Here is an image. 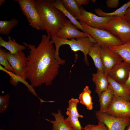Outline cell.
Returning a JSON list of instances; mask_svg holds the SVG:
<instances>
[{
    "label": "cell",
    "mask_w": 130,
    "mask_h": 130,
    "mask_svg": "<svg viewBox=\"0 0 130 130\" xmlns=\"http://www.w3.org/2000/svg\"><path fill=\"white\" fill-rule=\"evenodd\" d=\"M51 38L49 35H42L37 47L23 43L30 49L27 57L26 75L33 88L43 84L51 85L58 74L60 65L55 58V48Z\"/></svg>",
    "instance_id": "1"
},
{
    "label": "cell",
    "mask_w": 130,
    "mask_h": 130,
    "mask_svg": "<svg viewBox=\"0 0 130 130\" xmlns=\"http://www.w3.org/2000/svg\"><path fill=\"white\" fill-rule=\"evenodd\" d=\"M34 5L41 18L43 30L52 39L65 24L66 17L52 4V0H35Z\"/></svg>",
    "instance_id": "2"
},
{
    "label": "cell",
    "mask_w": 130,
    "mask_h": 130,
    "mask_svg": "<svg viewBox=\"0 0 130 130\" xmlns=\"http://www.w3.org/2000/svg\"><path fill=\"white\" fill-rule=\"evenodd\" d=\"M55 46V56L56 58L60 65H63L65 61L61 59L59 55L60 47L63 45H67L70 46L71 50L75 52L78 51L82 52L84 55V60L87 66L89 65L87 58L90 48L94 43H96L92 38L82 37L71 40L62 39L57 36L51 39Z\"/></svg>",
    "instance_id": "3"
},
{
    "label": "cell",
    "mask_w": 130,
    "mask_h": 130,
    "mask_svg": "<svg viewBox=\"0 0 130 130\" xmlns=\"http://www.w3.org/2000/svg\"><path fill=\"white\" fill-rule=\"evenodd\" d=\"M79 22L82 26L83 32L93 38L101 47H109L123 44L119 38L108 31L91 27L81 21Z\"/></svg>",
    "instance_id": "4"
},
{
    "label": "cell",
    "mask_w": 130,
    "mask_h": 130,
    "mask_svg": "<svg viewBox=\"0 0 130 130\" xmlns=\"http://www.w3.org/2000/svg\"><path fill=\"white\" fill-rule=\"evenodd\" d=\"M104 29L117 37L123 44L130 40V23L123 17H113Z\"/></svg>",
    "instance_id": "5"
},
{
    "label": "cell",
    "mask_w": 130,
    "mask_h": 130,
    "mask_svg": "<svg viewBox=\"0 0 130 130\" xmlns=\"http://www.w3.org/2000/svg\"><path fill=\"white\" fill-rule=\"evenodd\" d=\"M105 113L117 117H130V102L124 98L114 95Z\"/></svg>",
    "instance_id": "6"
},
{
    "label": "cell",
    "mask_w": 130,
    "mask_h": 130,
    "mask_svg": "<svg viewBox=\"0 0 130 130\" xmlns=\"http://www.w3.org/2000/svg\"><path fill=\"white\" fill-rule=\"evenodd\" d=\"M95 114L98 121L104 124L110 130H125L130 124V117H117L99 110L95 111Z\"/></svg>",
    "instance_id": "7"
},
{
    "label": "cell",
    "mask_w": 130,
    "mask_h": 130,
    "mask_svg": "<svg viewBox=\"0 0 130 130\" xmlns=\"http://www.w3.org/2000/svg\"><path fill=\"white\" fill-rule=\"evenodd\" d=\"M6 57L9 63L12 68L13 72L26 79L27 58L22 51L12 54L6 52Z\"/></svg>",
    "instance_id": "8"
},
{
    "label": "cell",
    "mask_w": 130,
    "mask_h": 130,
    "mask_svg": "<svg viewBox=\"0 0 130 130\" xmlns=\"http://www.w3.org/2000/svg\"><path fill=\"white\" fill-rule=\"evenodd\" d=\"M81 15L79 20L91 27L104 29V26L113 17H101L86 11L83 6L80 8Z\"/></svg>",
    "instance_id": "9"
},
{
    "label": "cell",
    "mask_w": 130,
    "mask_h": 130,
    "mask_svg": "<svg viewBox=\"0 0 130 130\" xmlns=\"http://www.w3.org/2000/svg\"><path fill=\"white\" fill-rule=\"evenodd\" d=\"M130 72V64L123 61L115 65L110 71L107 76L123 85L128 78Z\"/></svg>",
    "instance_id": "10"
},
{
    "label": "cell",
    "mask_w": 130,
    "mask_h": 130,
    "mask_svg": "<svg viewBox=\"0 0 130 130\" xmlns=\"http://www.w3.org/2000/svg\"><path fill=\"white\" fill-rule=\"evenodd\" d=\"M101 57L104 68V72L106 75L116 64L123 60L117 52L109 47H101Z\"/></svg>",
    "instance_id": "11"
},
{
    "label": "cell",
    "mask_w": 130,
    "mask_h": 130,
    "mask_svg": "<svg viewBox=\"0 0 130 130\" xmlns=\"http://www.w3.org/2000/svg\"><path fill=\"white\" fill-rule=\"evenodd\" d=\"M77 29L69 20L67 19L65 25L58 32L57 36L62 39L71 40L82 37L91 38L85 33Z\"/></svg>",
    "instance_id": "12"
},
{
    "label": "cell",
    "mask_w": 130,
    "mask_h": 130,
    "mask_svg": "<svg viewBox=\"0 0 130 130\" xmlns=\"http://www.w3.org/2000/svg\"><path fill=\"white\" fill-rule=\"evenodd\" d=\"M92 80L95 85V92L99 97L108 88V76L103 72L97 71L96 73L92 74Z\"/></svg>",
    "instance_id": "13"
},
{
    "label": "cell",
    "mask_w": 130,
    "mask_h": 130,
    "mask_svg": "<svg viewBox=\"0 0 130 130\" xmlns=\"http://www.w3.org/2000/svg\"><path fill=\"white\" fill-rule=\"evenodd\" d=\"M51 114L54 117V120L45 119L52 124V130H74L64 118L60 109L58 110L57 113L52 112Z\"/></svg>",
    "instance_id": "14"
},
{
    "label": "cell",
    "mask_w": 130,
    "mask_h": 130,
    "mask_svg": "<svg viewBox=\"0 0 130 130\" xmlns=\"http://www.w3.org/2000/svg\"><path fill=\"white\" fill-rule=\"evenodd\" d=\"M0 70L6 72L10 76V78L9 81L11 84L14 86H16L19 82H21L27 87L29 91L33 95L38 98L39 99H40L38 96L33 88L31 84H30L26 80V79L14 73L7 70L0 65Z\"/></svg>",
    "instance_id": "15"
},
{
    "label": "cell",
    "mask_w": 130,
    "mask_h": 130,
    "mask_svg": "<svg viewBox=\"0 0 130 130\" xmlns=\"http://www.w3.org/2000/svg\"><path fill=\"white\" fill-rule=\"evenodd\" d=\"M88 55L92 59L97 71L104 72L101 57V47L96 43H93L90 48Z\"/></svg>",
    "instance_id": "16"
},
{
    "label": "cell",
    "mask_w": 130,
    "mask_h": 130,
    "mask_svg": "<svg viewBox=\"0 0 130 130\" xmlns=\"http://www.w3.org/2000/svg\"><path fill=\"white\" fill-rule=\"evenodd\" d=\"M8 40L6 41L4 40L2 37H0V46L1 47L5 48L11 53L14 54L26 49V46L19 44L14 39H12L10 36H8Z\"/></svg>",
    "instance_id": "17"
},
{
    "label": "cell",
    "mask_w": 130,
    "mask_h": 130,
    "mask_svg": "<svg viewBox=\"0 0 130 130\" xmlns=\"http://www.w3.org/2000/svg\"><path fill=\"white\" fill-rule=\"evenodd\" d=\"M113 96V91L109 85L107 89L102 92L98 97L100 112H105L111 103Z\"/></svg>",
    "instance_id": "18"
},
{
    "label": "cell",
    "mask_w": 130,
    "mask_h": 130,
    "mask_svg": "<svg viewBox=\"0 0 130 130\" xmlns=\"http://www.w3.org/2000/svg\"><path fill=\"white\" fill-rule=\"evenodd\" d=\"M27 20L32 28L43 30L41 18L34 4L30 10Z\"/></svg>",
    "instance_id": "19"
},
{
    "label": "cell",
    "mask_w": 130,
    "mask_h": 130,
    "mask_svg": "<svg viewBox=\"0 0 130 130\" xmlns=\"http://www.w3.org/2000/svg\"><path fill=\"white\" fill-rule=\"evenodd\" d=\"M130 6V0L112 12H104L102 9L99 8L95 9L94 10L96 14L100 17H123L124 16L127 9Z\"/></svg>",
    "instance_id": "20"
},
{
    "label": "cell",
    "mask_w": 130,
    "mask_h": 130,
    "mask_svg": "<svg viewBox=\"0 0 130 130\" xmlns=\"http://www.w3.org/2000/svg\"><path fill=\"white\" fill-rule=\"evenodd\" d=\"M109 47L111 50L117 53L123 61L130 64V40L122 45Z\"/></svg>",
    "instance_id": "21"
},
{
    "label": "cell",
    "mask_w": 130,
    "mask_h": 130,
    "mask_svg": "<svg viewBox=\"0 0 130 130\" xmlns=\"http://www.w3.org/2000/svg\"><path fill=\"white\" fill-rule=\"evenodd\" d=\"M109 86L113 91L114 95L124 98L128 101L130 100V95L124 89L123 85L121 84L108 76Z\"/></svg>",
    "instance_id": "22"
},
{
    "label": "cell",
    "mask_w": 130,
    "mask_h": 130,
    "mask_svg": "<svg viewBox=\"0 0 130 130\" xmlns=\"http://www.w3.org/2000/svg\"><path fill=\"white\" fill-rule=\"evenodd\" d=\"M52 3L55 7L59 10L64 14L73 25L75 26L78 29H81L83 32V29L81 23L66 9L61 0H52Z\"/></svg>",
    "instance_id": "23"
},
{
    "label": "cell",
    "mask_w": 130,
    "mask_h": 130,
    "mask_svg": "<svg viewBox=\"0 0 130 130\" xmlns=\"http://www.w3.org/2000/svg\"><path fill=\"white\" fill-rule=\"evenodd\" d=\"M91 93V91L89 87L86 86L84 88L78 97L79 102L84 105L87 109L89 110H92L93 107Z\"/></svg>",
    "instance_id": "24"
},
{
    "label": "cell",
    "mask_w": 130,
    "mask_h": 130,
    "mask_svg": "<svg viewBox=\"0 0 130 130\" xmlns=\"http://www.w3.org/2000/svg\"><path fill=\"white\" fill-rule=\"evenodd\" d=\"M64 6L77 20H79L81 15L79 8L75 0H61Z\"/></svg>",
    "instance_id": "25"
},
{
    "label": "cell",
    "mask_w": 130,
    "mask_h": 130,
    "mask_svg": "<svg viewBox=\"0 0 130 130\" xmlns=\"http://www.w3.org/2000/svg\"><path fill=\"white\" fill-rule=\"evenodd\" d=\"M18 20L13 18L7 21H0V34L7 36L9 35L13 28L18 24Z\"/></svg>",
    "instance_id": "26"
},
{
    "label": "cell",
    "mask_w": 130,
    "mask_h": 130,
    "mask_svg": "<svg viewBox=\"0 0 130 130\" xmlns=\"http://www.w3.org/2000/svg\"><path fill=\"white\" fill-rule=\"evenodd\" d=\"M19 5L22 13L28 19L30 9L34 4L35 0H14Z\"/></svg>",
    "instance_id": "27"
},
{
    "label": "cell",
    "mask_w": 130,
    "mask_h": 130,
    "mask_svg": "<svg viewBox=\"0 0 130 130\" xmlns=\"http://www.w3.org/2000/svg\"><path fill=\"white\" fill-rule=\"evenodd\" d=\"M79 102V99H78L71 98L68 101V106L66 111L78 118H83V116L79 114L77 109V105Z\"/></svg>",
    "instance_id": "28"
},
{
    "label": "cell",
    "mask_w": 130,
    "mask_h": 130,
    "mask_svg": "<svg viewBox=\"0 0 130 130\" xmlns=\"http://www.w3.org/2000/svg\"><path fill=\"white\" fill-rule=\"evenodd\" d=\"M67 117L65 119L66 121L74 130H82L78 118L73 115L66 111Z\"/></svg>",
    "instance_id": "29"
},
{
    "label": "cell",
    "mask_w": 130,
    "mask_h": 130,
    "mask_svg": "<svg viewBox=\"0 0 130 130\" xmlns=\"http://www.w3.org/2000/svg\"><path fill=\"white\" fill-rule=\"evenodd\" d=\"M6 52L5 50L0 48V64L7 70L13 72L12 68L9 64L6 56Z\"/></svg>",
    "instance_id": "30"
},
{
    "label": "cell",
    "mask_w": 130,
    "mask_h": 130,
    "mask_svg": "<svg viewBox=\"0 0 130 130\" xmlns=\"http://www.w3.org/2000/svg\"><path fill=\"white\" fill-rule=\"evenodd\" d=\"M10 95L6 94L0 96V113H2L6 110L8 106Z\"/></svg>",
    "instance_id": "31"
},
{
    "label": "cell",
    "mask_w": 130,
    "mask_h": 130,
    "mask_svg": "<svg viewBox=\"0 0 130 130\" xmlns=\"http://www.w3.org/2000/svg\"><path fill=\"white\" fill-rule=\"evenodd\" d=\"M119 2L118 0H107L106 2L107 7L115 8L118 6L119 3Z\"/></svg>",
    "instance_id": "32"
},
{
    "label": "cell",
    "mask_w": 130,
    "mask_h": 130,
    "mask_svg": "<svg viewBox=\"0 0 130 130\" xmlns=\"http://www.w3.org/2000/svg\"><path fill=\"white\" fill-rule=\"evenodd\" d=\"M84 130H99V125L91 124L86 125L83 128Z\"/></svg>",
    "instance_id": "33"
},
{
    "label": "cell",
    "mask_w": 130,
    "mask_h": 130,
    "mask_svg": "<svg viewBox=\"0 0 130 130\" xmlns=\"http://www.w3.org/2000/svg\"><path fill=\"white\" fill-rule=\"evenodd\" d=\"M123 86L127 93L130 95V72L128 78Z\"/></svg>",
    "instance_id": "34"
},
{
    "label": "cell",
    "mask_w": 130,
    "mask_h": 130,
    "mask_svg": "<svg viewBox=\"0 0 130 130\" xmlns=\"http://www.w3.org/2000/svg\"><path fill=\"white\" fill-rule=\"evenodd\" d=\"M77 3L79 7H81L83 5H88L89 3L90 0H75Z\"/></svg>",
    "instance_id": "35"
},
{
    "label": "cell",
    "mask_w": 130,
    "mask_h": 130,
    "mask_svg": "<svg viewBox=\"0 0 130 130\" xmlns=\"http://www.w3.org/2000/svg\"><path fill=\"white\" fill-rule=\"evenodd\" d=\"M99 126V130H110L105 125L101 122L98 121V124Z\"/></svg>",
    "instance_id": "36"
},
{
    "label": "cell",
    "mask_w": 130,
    "mask_h": 130,
    "mask_svg": "<svg viewBox=\"0 0 130 130\" xmlns=\"http://www.w3.org/2000/svg\"><path fill=\"white\" fill-rule=\"evenodd\" d=\"M124 17L126 20L130 23V6L127 9Z\"/></svg>",
    "instance_id": "37"
},
{
    "label": "cell",
    "mask_w": 130,
    "mask_h": 130,
    "mask_svg": "<svg viewBox=\"0 0 130 130\" xmlns=\"http://www.w3.org/2000/svg\"><path fill=\"white\" fill-rule=\"evenodd\" d=\"M125 130H130V124L127 126Z\"/></svg>",
    "instance_id": "38"
},
{
    "label": "cell",
    "mask_w": 130,
    "mask_h": 130,
    "mask_svg": "<svg viewBox=\"0 0 130 130\" xmlns=\"http://www.w3.org/2000/svg\"><path fill=\"white\" fill-rule=\"evenodd\" d=\"M5 0H0V6L5 1Z\"/></svg>",
    "instance_id": "39"
},
{
    "label": "cell",
    "mask_w": 130,
    "mask_h": 130,
    "mask_svg": "<svg viewBox=\"0 0 130 130\" xmlns=\"http://www.w3.org/2000/svg\"><path fill=\"white\" fill-rule=\"evenodd\" d=\"M96 0H90V1L92 3H94L96 1Z\"/></svg>",
    "instance_id": "40"
},
{
    "label": "cell",
    "mask_w": 130,
    "mask_h": 130,
    "mask_svg": "<svg viewBox=\"0 0 130 130\" xmlns=\"http://www.w3.org/2000/svg\"><path fill=\"white\" fill-rule=\"evenodd\" d=\"M0 130H3V129H0Z\"/></svg>",
    "instance_id": "41"
}]
</instances>
